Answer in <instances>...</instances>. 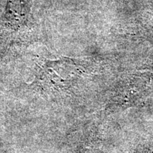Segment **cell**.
<instances>
[{"mask_svg": "<svg viewBox=\"0 0 153 153\" xmlns=\"http://www.w3.org/2000/svg\"><path fill=\"white\" fill-rule=\"evenodd\" d=\"M32 0H7L3 26L9 31H18L28 24Z\"/></svg>", "mask_w": 153, "mask_h": 153, "instance_id": "cell-1", "label": "cell"}]
</instances>
